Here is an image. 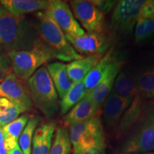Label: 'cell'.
Instances as JSON below:
<instances>
[{
    "mask_svg": "<svg viewBox=\"0 0 154 154\" xmlns=\"http://www.w3.org/2000/svg\"><path fill=\"white\" fill-rule=\"evenodd\" d=\"M38 37L34 25L24 16L7 11L0 17V52L29 51L38 46Z\"/></svg>",
    "mask_w": 154,
    "mask_h": 154,
    "instance_id": "cell-1",
    "label": "cell"
},
{
    "mask_svg": "<svg viewBox=\"0 0 154 154\" xmlns=\"http://www.w3.org/2000/svg\"><path fill=\"white\" fill-rule=\"evenodd\" d=\"M36 17L37 24L35 27L40 47L47 51L53 59L72 62L84 57L73 48L47 10L36 12Z\"/></svg>",
    "mask_w": 154,
    "mask_h": 154,
    "instance_id": "cell-2",
    "label": "cell"
},
{
    "mask_svg": "<svg viewBox=\"0 0 154 154\" xmlns=\"http://www.w3.org/2000/svg\"><path fill=\"white\" fill-rule=\"evenodd\" d=\"M121 147L124 153L154 151V101H146L140 117Z\"/></svg>",
    "mask_w": 154,
    "mask_h": 154,
    "instance_id": "cell-3",
    "label": "cell"
},
{
    "mask_svg": "<svg viewBox=\"0 0 154 154\" xmlns=\"http://www.w3.org/2000/svg\"><path fill=\"white\" fill-rule=\"evenodd\" d=\"M33 105L47 118H52L59 109V96L47 66L40 67L27 81Z\"/></svg>",
    "mask_w": 154,
    "mask_h": 154,
    "instance_id": "cell-4",
    "label": "cell"
},
{
    "mask_svg": "<svg viewBox=\"0 0 154 154\" xmlns=\"http://www.w3.org/2000/svg\"><path fill=\"white\" fill-rule=\"evenodd\" d=\"M69 128L74 153L80 154L95 148H105L104 132L99 116Z\"/></svg>",
    "mask_w": 154,
    "mask_h": 154,
    "instance_id": "cell-5",
    "label": "cell"
},
{
    "mask_svg": "<svg viewBox=\"0 0 154 154\" xmlns=\"http://www.w3.org/2000/svg\"><path fill=\"white\" fill-rule=\"evenodd\" d=\"M7 54L11 61L13 73L25 82H27L40 67L53 59L39 44L32 50L11 51Z\"/></svg>",
    "mask_w": 154,
    "mask_h": 154,
    "instance_id": "cell-6",
    "label": "cell"
},
{
    "mask_svg": "<svg viewBox=\"0 0 154 154\" xmlns=\"http://www.w3.org/2000/svg\"><path fill=\"white\" fill-rule=\"evenodd\" d=\"M144 1L121 0L117 2L111 17V26L113 29L124 35L131 34Z\"/></svg>",
    "mask_w": 154,
    "mask_h": 154,
    "instance_id": "cell-7",
    "label": "cell"
},
{
    "mask_svg": "<svg viewBox=\"0 0 154 154\" xmlns=\"http://www.w3.org/2000/svg\"><path fill=\"white\" fill-rule=\"evenodd\" d=\"M68 42L80 55H104L111 44V38L104 32H87L81 36H66Z\"/></svg>",
    "mask_w": 154,
    "mask_h": 154,
    "instance_id": "cell-8",
    "label": "cell"
},
{
    "mask_svg": "<svg viewBox=\"0 0 154 154\" xmlns=\"http://www.w3.org/2000/svg\"><path fill=\"white\" fill-rule=\"evenodd\" d=\"M71 9L75 18L87 32H104V14L86 0H73L70 2Z\"/></svg>",
    "mask_w": 154,
    "mask_h": 154,
    "instance_id": "cell-9",
    "label": "cell"
},
{
    "mask_svg": "<svg viewBox=\"0 0 154 154\" xmlns=\"http://www.w3.org/2000/svg\"><path fill=\"white\" fill-rule=\"evenodd\" d=\"M49 16L59 26L65 36H81L85 34L66 2L51 0L47 9Z\"/></svg>",
    "mask_w": 154,
    "mask_h": 154,
    "instance_id": "cell-10",
    "label": "cell"
},
{
    "mask_svg": "<svg viewBox=\"0 0 154 154\" xmlns=\"http://www.w3.org/2000/svg\"><path fill=\"white\" fill-rule=\"evenodd\" d=\"M0 97L21 106L26 111L33 109L27 82L18 78L13 72L0 84Z\"/></svg>",
    "mask_w": 154,
    "mask_h": 154,
    "instance_id": "cell-11",
    "label": "cell"
},
{
    "mask_svg": "<svg viewBox=\"0 0 154 154\" xmlns=\"http://www.w3.org/2000/svg\"><path fill=\"white\" fill-rule=\"evenodd\" d=\"M132 98L122 97L111 91L103 105V118L108 129H116L121 117L133 101Z\"/></svg>",
    "mask_w": 154,
    "mask_h": 154,
    "instance_id": "cell-12",
    "label": "cell"
},
{
    "mask_svg": "<svg viewBox=\"0 0 154 154\" xmlns=\"http://www.w3.org/2000/svg\"><path fill=\"white\" fill-rule=\"evenodd\" d=\"M101 109L94 103L88 92L83 99L64 116L63 124L69 127L99 116Z\"/></svg>",
    "mask_w": 154,
    "mask_h": 154,
    "instance_id": "cell-13",
    "label": "cell"
},
{
    "mask_svg": "<svg viewBox=\"0 0 154 154\" xmlns=\"http://www.w3.org/2000/svg\"><path fill=\"white\" fill-rule=\"evenodd\" d=\"M123 63L124 62L122 60L119 59H117L113 63L111 69H109V72L99 84L91 91H88V95L96 103V105L100 109L103 105V102L106 99L108 96L112 91L116 79L118 76L119 73L120 72Z\"/></svg>",
    "mask_w": 154,
    "mask_h": 154,
    "instance_id": "cell-14",
    "label": "cell"
},
{
    "mask_svg": "<svg viewBox=\"0 0 154 154\" xmlns=\"http://www.w3.org/2000/svg\"><path fill=\"white\" fill-rule=\"evenodd\" d=\"M49 1L47 0H2L0 5L8 12L17 16H24L32 12L47 10Z\"/></svg>",
    "mask_w": 154,
    "mask_h": 154,
    "instance_id": "cell-15",
    "label": "cell"
},
{
    "mask_svg": "<svg viewBox=\"0 0 154 154\" xmlns=\"http://www.w3.org/2000/svg\"><path fill=\"white\" fill-rule=\"evenodd\" d=\"M56 129L53 122L44 123L36 128L32 139V154H49Z\"/></svg>",
    "mask_w": 154,
    "mask_h": 154,
    "instance_id": "cell-16",
    "label": "cell"
},
{
    "mask_svg": "<svg viewBox=\"0 0 154 154\" xmlns=\"http://www.w3.org/2000/svg\"><path fill=\"white\" fill-rule=\"evenodd\" d=\"M117 59L118 58L116 54L113 53V49L109 50L102 57L84 79V85L88 91H91L99 84Z\"/></svg>",
    "mask_w": 154,
    "mask_h": 154,
    "instance_id": "cell-17",
    "label": "cell"
},
{
    "mask_svg": "<svg viewBox=\"0 0 154 154\" xmlns=\"http://www.w3.org/2000/svg\"><path fill=\"white\" fill-rule=\"evenodd\" d=\"M145 102L146 100L140 98L138 95L133 99L130 106L121 117L117 127L116 132L117 138H120L126 136L141 114Z\"/></svg>",
    "mask_w": 154,
    "mask_h": 154,
    "instance_id": "cell-18",
    "label": "cell"
},
{
    "mask_svg": "<svg viewBox=\"0 0 154 154\" xmlns=\"http://www.w3.org/2000/svg\"><path fill=\"white\" fill-rule=\"evenodd\" d=\"M103 55L94 54L86 56L78 60L69 62L66 66V71L69 78L73 83L84 81L91 69L96 66Z\"/></svg>",
    "mask_w": 154,
    "mask_h": 154,
    "instance_id": "cell-19",
    "label": "cell"
},
{
    "mask_svg": "<svg viewBox=\"0 0 154 154\" xmlns=\"http://www.w3.org/2000/svg\"><path fill=\"white\" fill-rule=\"evenodd\" d=\"M47 67L58 96L61 99L73 84L67 74L66 64L61 62H53L47 64Z\"/></svg>",
    "mask_w": 154,
    "mask_h": 154,
    "instance_id": "cell-20",
    "label": "cell"
},
{
    "mask_svg": "<svg viewBox=\"0 0 154 154\" xmlns=\"http://www.w3.org/2000/svg\"><path fill=\"white\" fill-rule=\"evenodd\" d=\"M29 120V116L24 114L2 128L5 147L7 151L14 149L18 145L19 138Z\"/></svg>",
    "mask_w": 154,
    "mask_h": 154,
    "instance_id": "cell-21",
    "label": "cell"
},
{
    "mask_svg": "<svg viewBox=\"0 0 154 154\" xmlns=\"http://www.w3.org/2000/svg\"><path fill=\"white\" fill-rule=\"evenodd\" d=\"M87 92L88 90L84 85V81L73 83L72 87L59 102L61 115H66L79 101H80L86 96Z\"/></svg>",
    "mask_w": 154,
    "mask_h": 154,
    "instance_id": "cell-22",
    "label": "cell"
},
{
    "mask_svg": "<svg viewBox=\"0 0 154 154\" xmlns=\"http://www.w3.org/2000/svg\"><path fill=\"white\" fill-rule=\"evenodd\" d=\"M135 80L138 96L146 101H154V67L140 73Z\"/></svg>",
    "mask_w": 154,
    "mask_h": 154,
    "instance_id": "cell-23",
    "label": "cell"
},
{
    "mask_svg": "<svg viewBox=\"0 0 154 154\" xmlns=\"http://www.w3.org/2000/svg\"><path fill=\"white\" fill-rule=\"evenodd\" d=\"M112 90L122 97L134 99L138 95L135 78L126 72L119 73Z\"/></svg>",
    "mask_w": 154,
    "mask_h": 154,
    "instance_id": "cell-24",
    "label": "cell"
},
{
    "mask_svg": "<svg viewBox=\"0 0 154 154\" xmlns=\"http://www.w3.org/2000/svg\"><path fill=\"white\" fill-rule=\"evenodd\" d=\"M26 112L24 108L5 98L0 97V126L2 128Z\"/></svg>",
    "mask_w": 154,
    "mask_h": 154,
    "instance_id": "cell-25",
    "label": "cell"
},
{
    "mask_svg": "<svg viewBox=\"0 0 154 154\" xmlns=\"http://www.w3.org/2000/svg\"><path fill=\"white\" fill-rule=\"evenodd\" d=\"M72 147L69 131L65 127H58L49 154H70Z\"/></svg>",
    "mask_w": 154,
    "mask_h": 154,
    "instance_id": "cell-26",
    "label": "cell"
},
{
    "mask_svg": "<svg viewBox=\"0 0 154 154\" xmlns=\"http://www.w3.org/2000/svg\"><path fill=\"white\" fill-rule=\"evenodd\" d=\"M39 118L37 116L31 118L19 136L18 145L24 154H32V139Z\"/></svg>",
    "mask_w": 154,
    "mask_h": 154,
    "instance_id": "cell-27",
    "label": "cell"
},
{
    "mask_svg": "<svg viewBox=\"0 0 154 154\" xmlns=\"http://www.w3.org/2000/svg\"><path fill=\"white\" fill-rule=\"evenodd\" d=\"M154 33V16L148 18H138L134 27V37L136 43L145 41Z\"/></svg>",
    "mask_w": 154,
    "mask_h": 154,
    "instance_id": "cell-28",
    "label": "cell"
},
{
    "mask_svg": "<svg viewBox=\"0 0 154 154\" xmlns=\"http://www.w3.org/2000/svg\"><path fill=\"white\" fill-rule=\"evenodd\" d=\"M12 72L11 63L8 56L0 52V84Z\"/></svg>",
    "mask_w": 154,
    "mask_h": 154,
    "instance_id": "cell-29",
    "label": "cell"
},
{
    "mask_svg": "<svg viewBox=\"0 0 154 154\" xmlns=\"http://www.w3.org/2000/svg\"><path fill=\"white\" fill-rule=\"evenodd\" d=\"M94 7H96L103 14H108L113 9L117 1L115 0H91L90 1Z\"/></svg>",
    "mask_w": 154,
    "mask_h": 154,
    "instance_id": "cell-30",
    "label": "cell"
},
{
    "mask_svg": "<svg viewBox=\"0 0 154 154\" xmlns=\"http://www.w3.org/2000/svg\"><path fill=\"white\" fill-rule=\"evenodd\" d=\"M154 16V0H145L140 7L138 18H148Z\"/></svg>",
    "mask_w": 154,
    "mask_h": 154,
    "instance_id": "cell-31",
    "label": "cell"
},
{
    "mask_svg": "<svg viewBox=\"0 0 154 154\" xmlns=\"http://www.w3.org/2000/svg\"><path fill=\"white\" fill-rule=\"evenodd\" d=\"M80 154H105V148H95Z\"/></svg>",
    "mask_w": 154,
    "mask_h": 154,
    "instance_id": "cell-32",
    "label": "cell"
},
{
    "mask_svg": "<svg viewBox=\"0 0 154 154\" xmlns=\"http://www.w3.org/2000/svg\"><path fill=\"white\" fill-rule=\"evenodd\" d=\"M0 154H7V151H6L5 147V143H4L3 134L1 126H0Z\"/></svg>",
    "mask_w": 154,
    "mask_h": 154,
    "instance_id": "cell-33",
    "label": "cell"
},
{
    "mask_svg": "<svg viewBox=\"0 0 154 154\" xmlns=\"http://www.w3.org/2000/svg\"><path fill=\"white\" fill-rule=\"evenodd\" d=\"M7 154H24L22 150L20 149L19 145H17L14 149L10 150V151H7Z\"/></svg>",
    "mask_w": 154,
    "mask_h": 154,
    "instance_id": "cell-34",
    "label": "cell"
},
{
    "mask_svg": "<svg viewBox=\"0 0 154 154\" xmlns=\"http://www.w3.org/2000/svg\"><path fill=\"white\" fill-rule=\"evenodd\" d=\"M7 12V11L6 10L5 8H4L2 6L0 5V17H1L2 16H3V15Z\"/></svg>",
    "mask_w": 154,
    "mask_h": 154,
    "instance_id": "cell-35",
    "label": "cell"
},
{
    "mask_svg": "<svg viewBox=\"0 0 154 154\" xmlns=\"http://www.w3.org/2000/svg\"><path fill=\"white\" fill-rule=\"evenodd\" d=\"M121 154H154L153 152H148V153H121Z\"/></svg>",
    "mask_w": 154,
    "mask_h": 154,
    "instance_id": "cell-36",
    "label": "cell"
},
{
    "mask_svg": "<svg viewBox=\"0 0 154 154\" xmlns=\"http://www.w3.org/2000/svg\"><path fill=\"white\" fill-rule=\"evenodd\" d=\"M72 154H78V153H74H74H73Z\"/></svg>",
    "mask_w": 154,
    "mask_h": 154,
    "instance_id": "cell-37",
    "label": "cell"
}]
</instances>
